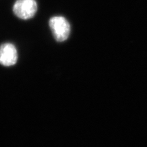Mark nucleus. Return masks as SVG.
<instances>
[{
    "label": "nucleus",
    "instance_id": "obj_3",
    "mask_svg": "<svg viewBox=\"0 0 147 147\" xmlns=\"http://www.w3.org/2000/svg\"><path fill=\"white\" fill-rule=\"evenodd\" d=\"M18 60V53L16 47L11 43L0 45V64L3 66H12Z\"/></svg>",
    "mask_w": 147,
    "mask_h": 147
},
{
    "label": "nucleus",
    "instance_id": "obj_2",
    "mask_svg": "<svg viewBox=\"0 0 147 147\" xmlns=\"http://www.w3.org/2000/svg\"><path fill=\"white\" fill-rule=\"evenodd\" d=\"M38 10L36 0H16L13 6L15 16L23 20L34 17Z\"/></svg>",
    "mask_w": 147,
    "mask_h": 147
},
{
    "label": "nucleus",
    "instance_id": "obj_1",
    "mask_svg": "<svg viewBox=\"0 0 147 147\" xmlns=\"http://www.w3.org/2000/svg\"><path fill=\"white\" fill-rule=\"evenodd\" d=\"M49 26L56 41L62 42L65 41L70 34V25L65 18L61 16H56L49 20Z\"/></svg>",
    "mask_w": 147,
    "mask_h": 147
}]
</instances>
